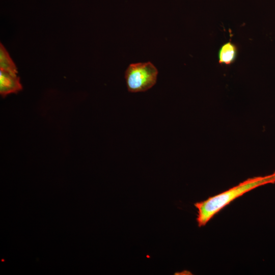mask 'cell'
Listing matches in <instances>:
<instances>
[{
    "instance_id": "obj_3",
    "label": "cell",
    "mask_w": 275,
    "mask_h": 275,
    "mask_svg": "<svg viewBox=\"0 0 275 275\" xmlns=\"http://www.w3.org/2000/svg\"><path fill=\"white\" fill-rule=\"evenodd\" d=\"M22 89L19 78L0 70V94L5 97L11 93H16Z\"/></svg>"
},
{
    "instance_id": "obj_5",
    "label": "cell",
    "mask_w": 275,
    "mask_h": 275,
    "mask_svg": "<svg viewBox=\"0 0 275 275\" xmlns=\"http://www.w3.org/2000/svg\"><path fill=\"white\" fill-rule=\"evenodd\" d=\"M0 70L17 76V67L2 43L0 44Z\"/></svg>"
},
{
    "instance_id": "obj_2",
    "label": "cell",
    "mask_w": 275,
    "mask_h": 275,
    "mask_svg": "<svg viewBox=\"0 0 275 275\" xmlns=\"http://www.w3.org/2000/svg\"><path fill=\"white\" fill-rule=\"evenodd\" d=\"M158 70L150 62L130 64L125 72L128 91L132 93L145 92L156 82Z\"/></svg>"
},
{
    "instance_id": "obj_1",
    "label": "cell",
    "mask_w": 275,
    "mask_h": 275,
    "mask_svg": "<svg viewBox=\"0 0 275 275\" xmlns=\"http://www.w3.org/2000/svg\"><path fill=\"white\" fill-rule=\"evenodd\" d=\"M274 182L275 172L265 176L250 178L206 200L194 203L197 209L196 221L198 227L205 226L223 208L245 193L259 186Z\"/></svg>"
},
{
    "instance_id": "obj_4",
    "label": "cell",
    "mask_w": 275,
    "mask_h": 275,
    "mask_svg": "<svg viewBox=\"0 0 275 275\" xmlns=\"http://www.w3.org/2000/svg\"><path fill=\"white\" fill-rule=\"evenodd\" d=\"M238 47L234 43L228 42L222 45L218 50V63L221 65H230L236 60Z\"/></svg>"
}]
</instances>
